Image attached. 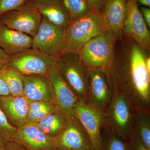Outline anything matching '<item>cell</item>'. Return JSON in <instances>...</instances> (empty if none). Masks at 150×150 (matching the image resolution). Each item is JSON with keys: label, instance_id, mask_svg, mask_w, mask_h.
<instances>
[{"label": "cell", "instance_id": "29", "mask_svg": "<svg viewBox=\"0 0 150 150\" xmlns=\"http://www.w3.org/2000/svg\"><path fill=\"white\" fill-rule=\"evenodd\" d=\"M55 102L54 101H29L28 110L29 112L35 111L42 108L48 107L52 103Z\"/></svg>", "mask_w": 150, "mask_h": 150}, {"label": "cell", "instance_id": "14", "mask_svg": "<svg viewBox=\"0 0 150 150\" xmlns=\"http://www.w3.org/2000/svg\"><path fill=\"white\" fill-rule=\"evenodd\" d=\"M13 141L27 150H57L55 138L45 134L35 123H27L18 128Z\"/></svg>", "mask_w": 150, "mask_h": 150}, {"label": "cell", "instance_id": "22", "mask_svg": "<svg viewBox=\"0 0 150 150\" xmlns=\"http://www.w3.org/2000/svg\"><path fill=\"white\" fill-rule=\"evenodd\" d=\"M101 150H130L129 140L123 139L116 135L106 123L101 130Z\"/></svg>", "mask_w": 150, "mask_h": 150}, {"label": "cell", "instance_id": "24", "mask_svg": "<svg viewBox=\"0 0 150 150\" xmlns=\"http://www.w3.org/2000/svg\"><path fill=\"white\" fill-rule=\"evenodd\" d=\"M71 21L84 16L92 10L86 0H62Z\"/></svg>", "mask_w": 150, "mask_h": 150}, {"label": "cell", "instance_id": "28", "mask_svg": "<svg viewBox=\"0 0 150 150\" xmlns=\"http://www.w3.org/2000/svg\"><path fill=\"white\" fill-rule=\"evenodd\" d=\"M129 142L130 150H149L134 131L129 139Z\"/></svg>", "mask_w": 150, "mask_h": 150}, {"label": "cell", "instance_id": "30", "mask_svg": "<svg viewBox=\"0 0 150 150\" xmlns=\"http://www.w3.org/2000/svg\"><path fill=\"white\" fill-rule=\"evenodd\" d=\"M105 0H86L92 11L100 13Z\"/></svg>", "mask_w": 150, "mask_h": 150}, {"label": "cell", "instance_id": "33", "mask_svg": "<svg viewBox=\"0 0 150 150\" xmlns=\"http://www.w3.org/2000/svg\"><path fill=\"white\" fill-rule=\"evenodd\" d=\"M11 95L10 92L5 81L0 75V96H6Z\"/></svg>", "mask_w": 150, "mask_h": 150}, {"label": "cell", "instance_id": "6", "mask_svg": "<svg viewBox=\"0 0 150 150\" xmlns=\"http://www.w3.org/2000/svg\"><path fill=\"white\" fill-rule=\"evenodd\" d=\"M56 61L57 59L50 55L30 48L9 55L7 65L16 69L23 76H47Z\"/></svg>", "mask_w": 150, "mask_h": 150}, {"label": "cell", "instance_id": "35", "mask_svg": "<svg viewBox=\"0 0 150 150\" xmlns=\"http://www.w3.org/2000/svg\"><path fill=\"white\" fill-rule=\"evenodd\" d=\"M138 5L150 8V0H136Z\"/></svg>", "mask_w": 150, "mask_h": 150}, {"label": "cell", "instance_id": "8", "mask_svg": "<svg viewBox=\"0 0 150 150\" xmlns=\"http://www.w3.org/2000/svg\"><path fill=\"white\" fill-rule=\"evenodd\" d=\"M74 117L83 127L94 150H101V130L105 123L104 112L79 101L75 106Z\"/></svg>", "mask_w": 150, "mask_h": 150}, {"label": "cell", "instance_id": "23", "mask_svg": "<svg viewBox=\"0 0 150 150\" xmlns=\"http://www.w3.org/2000/svg\"><path fill=\"white\" fill-rule=\"evenodd\" d=\"M133 131L150 150V112H135Z\"/></svg>", "mask_w": 150, "mask_h": 150}, {"label": "cell", "instance_id": "9", "mask_svg": "<svg viewBox=\"0 0 150 150\" xmlns=\"http://www.w3.org/2000/svg\"><path fill=\"white\" fill-rule=\"evenodd\" d=\"M64 30L42 16L37 33L32 37L31 48L58 59L62 54Z\"/></svg>", "mask_w": 150, "mask_h": 150}, {"label": "cell", "instance_id": "5", "mask_svg": "<svg viewBox=\"0 0 150 150\" xmlns=\"http://www.w3.org/2000/svg\"><path fill=\"white\" fill-rule=\"evenodd\" d=\"M56 64L62 78L79 98L85 103L89 69L84 64L78 53L62 54Z\"/></svg>", "mask_w": 150, "mask_h": 150}, {"label": "cell", "instance_id": "12", "mask_svg": "<svg viewBox=\"0 0 150 150\" xmlns=\"http://www.w3.org/2000/svg\"><path fill=\"white\" fill-rule=\"evenodd\" d=\"M47 76L52 87L54 101L70 120L74 119L75 106L79 100L62 78L56 63Z\"/></svg>", "mask_w": 150, "mask_h": 150}, {"label": "cell", "instance_id": "39", "mask_svg": "<svg viewBox=\"0 0 150 150\" xmlns=\"http://www.w3.org/2000/svg\"><path fill=\"white\" fill-rule=\"evenodd\" d=\"M90 150H94L93 149H91Z\"/></svg>", "mask_w": 150, "mask_h": 150}, {"label": "cell", "instance_id": "36", "mask_svg": "<svg viewBox=\"0 0 150 150\" xmlns=\"http://www.w3.org/2000/svg\"><path fill=\"white\" fill-rule=\"evenodd\" d=\"M7 142L0 137V150H5Z\"/></svg>", "mask_w": 150, "mask_h": 150}, {"label": "cell", "instance_id": "16", "mask_svg": "<svg viewBox=\"0 0 150 150\" xmlns=\"http://www.w3.org/2000/svg\"><path fill=\"white\" fill-rule=\"evenodd\" d=\"M23 96L29 101H54L48 76L22 75Z\"/></svg>", "mask_w": 150, "mask_h": 150}, {"label": "cell", "instance_id": "2", "mask_svg": "<svg viewBox=\"0 0 150 150\" xmlns=\"http://www.w3.org/2000/svg\"><path fill=\"white\" fill-rule=\"evenodd\" d=\"M107 30L101 13L92 10L71 21L64 32L62 54L78 53L89 40Z\"/></svg>", "mask_w": 150, "mask_h": 150}, {"label": "cell", "instance_id": "26", "mask_svg": "<svg viewBox=\"0 0 150 150\" xmlns=\"http://www.w3.org/2000/svg\"><path fill=\"white\" fill-rule=\"evenodd\" d=\"M58 107L56 103L54 102L48 107L35 111L28 112L27 123H37L43 119L50 112Z\"/></svg>", "mask_w": 150, "mask_h": 150}, {"label": "cell", "instance_id": "7", "mask_svg": "<svg viewBox=\"0 0 150 150\" xmlns=\"http://www.w3.org/2000/svg\"><path fill=\"white\" fill-rule=\"evenodd\" d=\"M42 16L33 0H27L20 7L0 16V22L10 28L33 37Z\"/></svg>", "mask_w": 150, "mask_h": 150}, {"label": "cell", "instance_id": "4", "mask_svg": "<svg viewBox=\"0 0 150 150\" xmlns=\"http://www.w3.org/2000/svg\"><path fill=\"white\" fill-rule=\"evenodd\" d=\"M112 91V100L104 112L105 122L116 136L129 140L134 131L135 111L123 94Z\"/></svg>", "mask_w": 150, "mask_h": 150}, {"label": "cell", "instance_id": "10", "mask_svg": "<svg viewBox=\"0 0 150 150\" xmlns=\"http://www.w3.org/2000/svg\"><path fill=\"white\" fill-rule=\"evenodd\" d=\"M113 91L104 70L89 69L86 103L105 112L112 100Z\"/></svg>", "mask_w": 150, "mask_h": 150}, {"label": "cell", "instance_id": "19", "mask_svg": "<svg viewBox=\"0 0 150 150\" xmlns=\"http://www.w3.org/2000/svg\"><path fill=\"white\" fill-rule=\"evenodd\" d=\"M33 1L42 16L62 29L67 28L71 19L62 0Z\"/></svg>", "mask_w": 150, "mask_h": 150}, {"label": "cell", "instance_id": "21", "mask_svg": "<svg viewBox=\"0 0 150 150\" xmlns=\"http://www.w3.org/2000/svg\"><path fill=\"white\" fill-rule=\"evenodd\" d=\"M0 75L5 81L11 95H23L22 75L18 71L6 65L0 69Z\"/></svg>", "mask_w": 150, "mask_h": 150}, {"label": "cell", "instance_id": "11", "mask_svg": "<svg viewBox=\"0 0 150 150\" xmlns=\"http://www.w3.org/2000/svg\"><path fill=\"white\" fill-rule=\"evenodd\" d=\"M123 33L132 38L143 49H150L149 29L144 20L136 0H127V12Z\"/></svg>", "mask_w": 150, "mask_h": 150}, {"label": "cell", "instance_id": "3", "mask_svg": "<svg viewBox=\"0 0 150 150\" xmlns=\"http://www.w3.org/2000/svg\"><path fill=\"white\" fill-rule=\"evenodd\" d=\"M118 36L107 30L92 38L78 52L81 62L89 69L105 71L112 60Z\"/></svg>", "mask_w": 150, "mask_h": 150}, {"label": "cell", "instance_id": "27", "mask_svg": "<svg viewBox=\"0 0 150 150\" xmlns=\"http://www.w3.org/2000/svg\"><path fill=\"white\" fill-rule=\"evenodd\" d=\"M27 0H0V16L20 7Z\"/></svg>", "mask_w": 150, "mask_h": 150}, {"label": "cell", "instance_id": "37", "mask_svg": "<svg viewBox=\"0 0 150 150\" xmlns=\"http://www.w3.org/2000/svg\"><path fill=\"white\" fill-rule=\"evenodd\" d=\"M146 66L148 71L150 73V56H147L146 59Z\"/></svg>", "mask_w": 150, "mask_h": 150}, {"label": "cell", "instance_id": "34", "mask_svg": "<svg viewBox=\"0 0 150 150\" xmlns=\"http://www.w3.org/2000/svg\"><path fill=\"white\" fill-rule=\"evenodd\" d=\"M9 59V55L5 53L0 47V69L7 64Z\"/></svg>", "mask_w": 150, "mask_h": 150}, {"label": "cell", "instance_id": "1", "mask_svg": "<svg viewBox=\"0 0 150 150\" xmlns=\"http://www.w3.org/2000/svg\"><path fill=\"white\" fill-rule=\"evenodd\" d=\"M146 51L122 33L115 42L113 57L105 70L112 90L123 94L135 112H150V73Z\"/></svg>", "mask_w": 150, "mask_h": 150}, {"label": "cell", "instance_id": "15", "mask_svg": "<svg viewBox=\"0 0 150 150\" xmlns=\"http://www.w3.org/2000/svg\"><path fill=\"white\" fill-rule=\"evenodd\" d=\"M28 103L29 100L23 95L0 96V109L17 129L27 123Z\"/></svg>", "mask_w": 150, "mask_h": 150}, {"label": "cell", "instance_id": "13", "mask_svg": "<svg viewBox=\"0 0 150 150\" xmlns=\"http://www.w3.org/2000/svg\"><path fill=\"white\" fill-rule=\"evenodd\" d=\"M57 150H90L92 146L88 135L76 118L55 138Z\"/></svg>", "mask_w": 150, "mask_h": 150}, {"label": "cell", "instance_id": "25", "mask_svg": "<svg viewBox=\"0 0 150 150\" xmlns=\"http://www.w3.org/2000/svg\"><path fill=\"white\" fill-rule=\"evenodd\" d=\"M17 129L12 125L0 109V137L6 142L13 141Z\"/></svg>", "mask_w": 150, "mask_h": 150}, {"label": "cell", "instance_id": "38", "mask_svg": "<svg viewBox=\"0 0 150 150\" xmlns=\"http://www.w3.org/2000/svg\"><path fill=\"white\" fill-rule=\"evenodd\" d=\"M34 1H45V0H33Z\"/></svg>", "mask_w": 150, "mask_h": 150}, {"label": "cell", "instance_id": "32", "mask_svg": "<svg viewBox=\"0 0 150 150\" xmlns=\"http://www.w3.org/2000/svg\"><path fill=\"white\" fill-rule=\"evenodd\" d=\"M5 150H27L18 142L15 141L8 142Z\"/></svg>", "mask_w": 150, "mask_h": 150}, {"label": "cell", "instance_id": "18", "mask_svg": "<svg viewBox=\"0 0 150 150\" xmlns=\"http://www.w3.org/2000/svg\"><path fill=\"white\" fill-rule=\"evenodd\" d=\"M32 37L0 22V47L9 55L31 48Z\"/></svg>", "mask_w": 150, "mask_h": 150}, {"label": "cell", "instance_id": "17", "mask_svg": "<svg viewBox=\"0 0 150 150\" xmlns=\"http://www.w3.org/2000/svg\"><path fill=\"white\" fill-rule=\"evenodd\" d=\"M127 12V0H105L101 16L108 30L118 35L123 33Z\"/></svg>", "mask_w": 150, "mask_h": 150}, {"label": "cell", "instance_id": "20", "mask_svg": "<svg viewBox=\"0 0 150 150\" xmlns=\"http://www.w3.org/2000/svg\"><path fill=\"white\" fill-rule=\"evenodd\" d=\"M70 120L58 107L36 124L45 134L55 138L66 128Z\"/></svg>", "mask_w": 150, "mask_h": 150}, {"label": "cell", "instance_id": "31", "mask_svg": "<svg viewBox=\"0 0 150 150\" xmlns=\"http://www.w3.org/2000/svg\"><path fill=\"white\" fill-rule=\"evenodd\" d=\"M140 12L149 29L150 28V8L146 7L139 6Z\"/></svg>", "mask_w": 150, "mask_h": 150}]
</instances>
